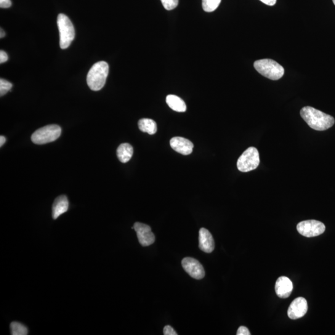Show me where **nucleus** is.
Segmentation results:
<instances>
[{"instance_id":"nucleus-1","label":"nucleus","mask_w":335,"mask_h":335,"mask_svg":"<svg viewBox=\"0 0 335 335\" xmlns=\"http://www.w3.org/2000/svg\"><path fill=\"white\" fill-rule=\"evenodd\" d=\"M300 116L311 128L318 131L328 129L334 124L333 117L310 106L303 108Z\"/></svg>"},{"instance_id":"nucleus-2","label":"nucleus","mask_w":335,"mask_h":335,"mask_svg":"<svg viewBox=\"0 0 335 335\" xmlns=\"http://www.w3.org/2000/svg\"><path fill=\"white\" fill-rule=\"evenodd\" d=\"M109 73L107 62L101 61L92 66L87 75V83L93 91H99L106 83Z\"/></svg>"},{"instance_id":"nucleus-3","label":"nucleus","mask_w":335,"mask_h":335,"mask_svg":"<svg viewBox=\"0 0 335 335\" xmlns=\"http://www.w3.org/2000/svg\"><path fill=\"white\" fill-rule=\"evenodd\" d=\"M254 67L258 72L272 80H278L281 78L284 74L283 66L271 59L257 60L254 63Z\"/></svg>"},{"instance_id":"nucleus-4","label":"nucleus","mask_w":335,"mask_h":335,"mask_svg":"<svg viewBox=\"0 0 335 335\" xmlns=\"http://www.w3.org/2000/svg\"><path fill=\"white\" fill-rule=\"evenodd\" d=\"M57 25L59 31L61 49H67L75 35L73 24L65 15L59 14L57 17Z\"/></svg>"},{"instance_id":"nucleus-5","label":"nucleus","mask_w":335,"mask_h":335,"mask_svg":"<svg viewBox=\"0 0 335 335\" xmlns=\"http://www.w3.org/2000/svg\"><path fill=\"white\" fill-rule=\"evenodd\" d=\"M62 129L58 125H49L37 130L31 136L32 142L37 145L54 142L60 136Z\"/></svg>"},{"instance_id":"nucleus-6","label":"nucleus","mask_w":335,"mask_h":335,"mask_svg":"<svg viewBox=\"0 0 335 335\" xmlns=\"http://www.w3.org/2000/svg\"><path fill=\"white\" fill-rule=\"evenodd\" d=\"M260 164L259 152L254 147H249L238 158L237 168L239 171L246 173L257 169Z\"/></svg>"},{"instance_id":"nucleus-7","label":"nucleus","mask_w":335,"mask_h":335,"mask_svg":"<svg viewBox=\"0 0 335 335\" xmlns=\"http://www.w3.org/2000/svg\"><path fill=\"white\" fill-rule=\"evenodd\" d=\"M297 230L300 235L305 237H315L325 232V225L318 220H305L298 223Z\"/></svg>"},{"instance_id":"nucleus-8","label":"nucleus","mask_w":335,"mask_h":335,"mask_svg":"<svg viewBox=\"0 0 335 335\" xmlns=\"http://www.w3.org/2000/svg\"><path fill=\"white\" fill-rule=\"evenodd\" d=\"M136 232L138 240L141 245L148 246L151 245L155 240V236L151 232L150 226L144 223L136 222L133 227Z\"/></svg>"},{"instance_id":"nucleus-9","label":"nucleus","mask_w":335,"mask_h":335,"mask_svg":"<svg viewBox=\"0 0 335 335\" xmlns=\"http://www.w3.org/2000/svg\"><path fill=\"white\" fill-rule=\"evenodd\" d=\"M182 264L186 272L194 279H201L204 277L205 271L203 266L198 260L193 258H185Z\"/></svg>"},{"instance_id":"nucleus-10","label":"nucleus","mask_w":335,"mask_h":335,"mask_svg":"<svg viewBox=\"0 0 335 335\" xmlns=\"http://www.w3.org/2000/svg\"><path fill=\"white\" fill-rule=\"evenodd\" d=\"M308 310V304L304 297H297L292 302L289 307L288 315L292 320L303 317Z\"/></svg>"},{"instance_id":"nucleus-11","label":"nucleus","mask_w":335,"mask_h":335,"mask_svg":"<svg viewBox=\"0 0 335 335\" xmlns=\"http://www.w3.org/2000/svg\"><path fill=\"white\" fill-rule=\"evenodd\" d=\"M170 146L177 152L183 155H190L194 147L193 143L190 140L181 137L172 138L170 140Z\"/></svg>"},{"instance_id":"nucleus-12","label":"nucleus","mask_w":335,"mask_h":335,"mask_svg":"<svg viewBox=\"0 0 335 335\" xmlns=\"http://www.w3.org/2000/svg\"><path fill=\"white\" fill-rule=\"evenodd\" d=\"M275 291L279 297L286 299L291 296L293 291V284L291 279L288 277L281 276L276 281Z\"/></svg>"},{"instance_id":"nucleus-13","label":"nucleus","mask_w":335,"mask_h":335,"mask_svg":"<svg viewBox=\"0 0 335 335\" xmlns=\"http://www.w3.org/2000/svg\"><path fill=\"white\" fill-rule=\"evenodd\" d=\"M199 248L207 254L214 251L215 248L213 236L206 228H201L199 232Z\"/></svg>"},{"instance_id":"nucleus-14","label":"nucleus","mask_w":335,"mask_h":335,"mask_svg":"<svg viewBox=\"0 0 335 335\" xmlns=\"http://www.w3.org/2000/svg\"><path fill=\"white\" fill-rule=\"evenodd\" d=\"M68 205V201L66 196L62 195L56 198L52 206L53 219H57L61 215L67 211Z\"/></svg>"},{"instance_id":"nucleus-15","label":"nucleus","mask_w":335,"mask_h":335,"mask_svg":"<svg viewBox=\"0 0 335 335\" xmlns=\"http://www.w3.org/2000/svg\"><path fill=\"white\" fill-rule=\"evenodd\" d=\"M134 150L132 145L127 143H122L117 150V155L119 161L124 163H127L131 159Z\"/></svg>"},{"instance_id":"nucleus-16","label":"nucleus","mask_w":335,"mask_h":335,"mask_svg":"<svg viewBox=\"0 0 335 335\" xmlns=\"http://www.w3.org/2000/svg\"><path fill=\"white\" fill-rule=\"evenodd\" d=\"M166 102L167 105L173 110L179 112V113H183L186 111V105L184 101L176 95L167 96Z\"/></svg>"},{"instance_id":"nucleus-17","label":"nucleus","mask_w":335,"mask_h":335,"mask_svg":"<svg viewBox=\"0 0 335 335\" xmlns=\"http://www.w3.org/2000/svg\"><path fill=\"white\" fill-rule=\"evenodd\" d=\"M141 131L147 133L150 135L155 134L157 131V125L155 121L151 119L143 118L140 119L138 123Z\"/></svg>"},{"instance_id":"nucleus-18","label":"nucleus","mask_w":335,"mask_h":335,"mask_svg":"<svg viewBox=\"0 0 335 335\" xmlns=\"http://www.w3.org/2000/svg\"><path fill=\"white\" fill-rule=\"evenodd\" d=\"M11 334L12 335H27L28 329L23 324L13 321L10 325Z\"/></svg>"},{"instance_id":"nucleus-19","label":"nucleus","mask_w":335,"mask_h":335,"mask_svg":"<svg viewBox=\"0 0 335 335\" xmlns=\"http://www.w3.org/2000/svg\"><path fill=\"white\" fill-rule=\"evenodd\" d=\"M221 0H203V10L206 12H212L216 10Z\"/></svg>"},{"instance_id":"nucleus-20","label":"nucleus","mask_w":335,"mask_h":335,"mask_svg":"<svg viewBox=\"0 0 335 335\" xmlns=\"http://www.w3.org/2000/svg\"><path fill=\"white\" fill-rule=\"evenodd\" d=\"M13 87V85L6 79L1 78L0 79V95L1 97L6 95Z\"/></svg>"},{"instance_id":"nucleus-21","label":"nucleus","mask_w":335,"mask_h":335,"mask_svg":"<svg viewBox=\"0 0 335 335\" xmlns=\"http://www.w3.org/2000/svg\"><path fill=\"white\" fill-rule=\"evenodd\" d=\"M162 5L166 10H172L177 8L179 0H161Z\"/></svg>"},{"instance_id":"nucleus-22","label":"nucleus","mask_w":335,"mask_h":335,"mask_svg":"<svg viewBox=\"0 0 335 335\" xmlns=\"http://www.w3.org/2000/svg\"><path fill=\"white\" fill-rule=\"evenodd\" d=\"M163 334L164 335H178L175 329L171 326L166 325L163 329Z\"/></svg>"},{"instance_id":"nucleus-23","label":"nucleus","mask_w":335,"mask_h":335,"mask_svg":"<svg viewBox=\"0 0 335 335\" xmlns=\"http://www.w3.org/2000/svg\"><path fill=\"white\" fill-rule=\"evenodd\" d=\"M237 335H249L251 334L250 332H249V329L246 328L245 326H241L240 328H238Z\"/></svg>"},{"instance_id":"nucleus-24","label":"nucleus","mask_w":335,"mask_h":335,"mask_svg":"<svg viewBox=\"0 0 335 335\" xmlns=\"http://www.w3.org/2000/svg\"><path fill=\"white\" fill-rule=\"evenodd\" d=\"M12 3L11 0H0V7L2 9H9L12 6Z\"/></svg>"},{"instance_id":"nucleus-25","label":"nucleus","mask_w":335,"mask_h":335,"mask_svg":"<svg viewBox=\"0 0 335 335\" xmlns=\"http://www.w3.org/2000/svg\"><path fill=\"white\" fill-rule=\"evenodd\" d=\"M8 60H9V56H8L7 53L1 50L0 51V63L6 62Z\"/></svg>"},{"instance_id":"nucleus-26","label":"nucleus","mask_w":335,"mask_h":335,"mask_svg":"<svg viewBox=\"0 0 335 335\" xmlns=\"http://www.w3.org/2000/svg\"><path fill=\"white\" fill-rule=\"evenodd\" d=\"M263 4L268 5V6H274L276 4L277 0H260Z\"/></svg>"},{"instance_id":"nucleus-27","label":"nucleus","mask_w":335,"mask_h":335,"mask_svg":"<svg viewBox=\"0 0 335 335\" xmlns=\"http://www.w3.org/2000/svg\"><path fill=\"white\" fill-rule=\"evenodd\" d=\"M5 142H6V138L2 135V136L0 137V146L2 147V146L5 144Z\"/></svg>"},{"instance_id":"nucleus-28","label":"nucleus","mask_w":335,"mask_h":335,"mask_svg":"<svg viewBox=\"0 0 335 335\" xmlns=\"http://www.w3.org/2000/svg\"><path fill=\"white\" fill-rule=\"evenodd\" d=\"M5 31L3 30L2 29H1V33H0V37H1V38H3V37H5Z\"/></svg>"},{"instance_id":"nucleus-29","label":"nucleus","mask_w":335,"mask_h":335,"mask_svg":"<svg viewBox=\"0 0 335 335\" xmlns=\"http://www.w3.org/2000/svg\"><path fill=\"white\" fill-rule=\"evenodd\" d=\"M333 2L334 5H335V0H333Z\"/></svg>"}]
</instances>
